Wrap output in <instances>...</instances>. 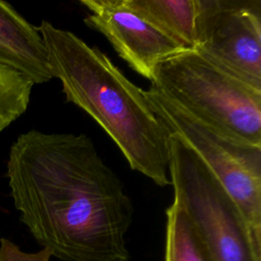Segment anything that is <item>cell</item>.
I'll use <instances>...</instances> for the list:
<instances>
[{
  "instance_id": "cell-2",
  "label": "cell",
  "mask_w": 261,
  "mask_h": 261,
  "mask_svg": "<svg viewBox=\"0 0 261 261\" xmlns=\"http://www.w3.org/2000/svg\"><path fill=\"white\" fill-rule=\"evenodd\" d=\"M42 36L53 77L66 101L87 112L111 138L132 169L159 187L170 185L168 130L146 91L133 84L99 48L42 20Z\"/></svg>"
},
{
  "instance_id": "cell-9",
  "label": "cell",
  "mask_w": 261,
  "mask_h": 261,
  "mask_svg": "<svg viewBox=\"0 0 261 261\" xmlns=\"http://www.w3.org/2000/svg\"><path fill=\"white\" fill-rule=\"evenodd\" d=\"M123 4L185 50H195L202 0H122Z\"/></svg>"
},
{
  "instance_id": "cell-12",
  "label": "cell",
  "mask_w": 261,
  "mask_h": 261,
  "mask_svg": "<svg viewBox=\"0 0 261 261\" xmlns=\"http://www.w3.org/2000/svg\"><path fill=\"white\" fill-rule=\"evenodd\" d=\"M52 257L48 249L43 248L36 253H27L7 239L0 242V261H50Z\"/></svg>"
},
{
  "instance_id": "cell-1",
  "label": "cell",
  "mask_w": 261,
  "mask_h": 261,
  "mask_svg": "<svg viewBox=\"0 0 261 261\" xmlns=\"http://www.w3.org/2000/svg\"><path fill=\"white\" fill-rule=\"evenodd\" d=\"M8 184L20 220L62 261H128L134 208L85 134L29 130L12 144Z\"/></svg>"
},
{
  "instance_id": "cell-11",
  "label": "cell",
  "mask_w": 261,
  "mask_h": 261,
  "mask_svg": "<svg viewBox=\"0 0 261 261\" xmlns=\"http://www.w3.org/2000/svg\"><path fill=\"white\" fill-rule=\"evenodd\" d=\"M33 87L28 76L0 62V133L27 111Z\"/></svg>"
},
{
  "instance_id": "cell-3",
  "label": "cell",
  "mask_w": 261,
  "mask_h": 261,
  "mask_svg": "<svg viewBox=\"0 0 261 261\" xmlns=\"http://www.w3.org/2000/svg\"><path fill=\"white\" fill-rule=\"evenodd\" d=\"M151 88L206 124L261 146V90L214 65L195 50L158 64Z\"/></svg>"
},
{
  "instance_id": "cell-6",
  "label": "cell",
  "mask_w": 261,
  "mask_h": 261,
  "mask_svg": "<svg viewBox=\"0 0 261 261\" xmlns=\"http://www.w3.org/2000/svg\"><path fill=\"white\" fill-rule=\"evenodd\" d=\"M195 51L261 90V1L202 0Z\"/></svg>"
},
{
  "instance_id": "cell-4",
  "label": "cell",
  "mask_w": 261,
  "mask_h": 261,
  "mask_svg": "<svg viewBox=\"0 0 261 261\" xmlns=\"http://www.w3.org/2000/svg\"><path fill=\"white\" fill-rule=\"evenodd\" d=\"M169 134L168 172L174 199L215 261H261L237 203L204 161Z\"/></svg>"
},
{
  "instance_id": "cell-5",
  "label": "cell",
  "mask_w": 261,
  "mask_h": 261,
  "mask_svg": "<svg viewBox=\"0 0 261 261\" xmlns=\"http://www.w3.org/2000/svg\"><path fill=\"white\" fill-rule=\"evenodd\" d=\"M146 96L155 114L211 169L240 208L261 249V146L233 139L197 119L150 88Z\"/></svg>"
},
{
  "instance_id": "cell-7",
  "label": "cell",
  "mask_w": 261,
  "mask_h": 261,
  "mask_svg": "<svg viewBox=\"0 0 261 261\" xmlns=\"http://www.w3.org/2000/svg\"><path fill=\"white\" fill-rule=\"evenodd\" d=\"M80 2L90 11L85 23L101 33L117 54L150 82L160 62L187 51L127 8L122 0Z\"/></svg>"
},
{
  "instance_id": "cell-8",
  "label": "cell",
  "mask_w": 261,
  "mask_h": 261,
  "mask_svg": "<svg viewBox=\"0 0 261 261\" xmlns=\"http://www.w3.org/2000/svg\"><path fill=\"white\" fill-rule=\"evenodd\" d=\"M0 62L28 76L35 84L53 79L46 48L37 27L9 3L0 0Z\"/></svg>"
},
{
  "instance_id": "cell-10",
  "label": "cell",
  "mask_w": 261,
  "mask_h": 261,
  "mask_svg": "<svg viewBox=\"0 0 261 261\" xmlns=\"http://www.w3.org/2000/svg\"><path fill=\"white\" fill-rule=\"evenodd\" d=\"M164 261H215L185 211L174 202L166 209Z\"/></svg>"
}]
</instances>
